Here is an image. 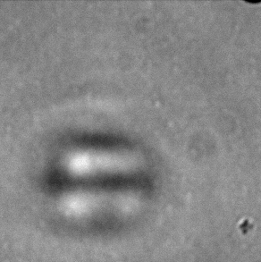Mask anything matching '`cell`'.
Masks as SVG:
<instances>
[{"instance_id": "obj_1", "label": "cell", "mask_w": 261, "mask_h": 262, "mask_svg": "<svg viewBox=\"0 0 261 262\" xmlns=\"http://www.w3.org/2000/svg\"><path fill=\"white\" fill-rule=\"evenodd\" d=\"M127 165L121 150L102 143L74 146L62 153L61 170L74 179H97L120 174Z\"/></svg>"}, {"instance_id": "obj_2", "label": "cell", "mask_w": 261, "mask_h": 262, "mask_svg": "<svg viewBox=\"0 0 261 262\" xmlns=\"http://www.w3.org/2000/svg\"><path fill=\"white\" fill-rule=\"evenodd\" d=\"M57 208L67 220L91 221L120 216L126 205L117 191L106 188H82L62 193L57 199Z\"/></svg>"}]
</instances>
